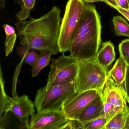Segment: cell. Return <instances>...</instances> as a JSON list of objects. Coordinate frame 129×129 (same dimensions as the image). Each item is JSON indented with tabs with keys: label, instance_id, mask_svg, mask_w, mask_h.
<instances>
[{
	"label": "cell",
	"instance_id": "obj_1",
	"mask_svg": "<svg viewBox=\"0 0 129 129\" xmlns=\"http://www.w3.org/2000/svg\"><path fill=\"white\" fill-rule=\"evenodd\" d=\"M61 10L53 6L51 10L38 18L18 21L15 24L21 45L52 55L59 52L58 38L62 19Z\"/></svg>",
	"mask_w": 129,
	"mask_h": 129
},
{
	"label": "cell",
	"instance_id": "obj_2",
	"mask_svg": "<svg viewBox=\"0 0 129 129\" xmlns=\"http://www.w3.org/2000/svg\"><path fill=\"white\" fill-rule=\"evenodd\" d=\"M101 30L100 17L95 7L86 4L69 51L71 55L78 61L95 59L101 43Z\"/></svg>",
	"mask_w": 129,
	"mask_h": 129
},
{
	"label": "cell",
	"instance_id": "obj_3",
	"mask_svg": "<svg viewBox=\"0 0 129 129\" xmlns=\"http://www.w3.org/2000/svg\"><path fill=\"white\" fill-rule=\"evenodd\" d=\"M86 4L82 0H69L60 25L58 46L59 52L70 51L80 27Z\"/></svg>",
	"mask_w": 129,
	"mask_h": 129
},
{
	"label": "cell",
	"instance_id": "obj_4",
	"mask_svg": "<svg viewBox=\"0 0 129 129\" xmlns=\"http://www.w3.org/2000/svg\"><path fill=\"white\" fill-rule=\"evenodd\" d=\"M108 78V72L102 69L95 58L78 61L74 80L75 92L96 90L101 93Z\"/></svg>",
	"mask_w": 129,
	"mask_h": 129
},
{
	"label": "cell",
	"instance_id": "obj_5",
	"mask_svg": "<svg viewBox=\"0 0 129 129\" xmlns=\"http://www.w3.org/2000/svg\"><path fill=\"white\" fill-rule=\"evenodd\" d=\"M76 93L74 81L52 87L48 89L45 86L42 87L37 91L35 99L37 112L59 111L65 103Z\"/></svg>",
	"mask_w": 129,
	"mask_h": 129
},
{
	"label": "cell",
	"instance_id": "obj_6",
	"mask_svg": "<svg viewBox=\"0 0 129 129\" xmlns=\"http://www.w3.org/2000/svg\"><path fill=\"white\" fill-rule=\"evenodd\" d=\"M78 62V60L72 55L66 56L64 53L56 59H52L46 89H48L52 87L74 81Z\"/></svg>",
	"mask_w": 129,
	"mask_h": 129
},
{
	"label": "cell",
	"instance_id": "obj_7",
	"mask_svg": "<svg viewBox=\"0 0 129 129\" xmlns=\"http://www.w3.org/2000/svg\"><path fill=\"white\" fill-rule=\"evenodd\" d=\"M100 95L103 103V115L108 121L128 106L124 88L109 77Z\"/></svg>",
	"mask_w": 129,
	"mask_h": 129
},
{
	"label": "cell",
	"instance_id": "obj_8",
	"mask_svg": "<svg viewBox=\"0 0 129 129\" xmlns=\"http://www.w3.org/2000/svg\"><path fill=\"white\" fill-rule=\"evenodd\" d=\"M100 93L96 90L76 93L65 103L61 110L69 120H78L84 109Z\"/></svg>",
	"mask_w": 129,
	"mask_h": 129
},
{
	"label": "cell",
	"instance_id": "obj_9",
	"mask_svg": "<svg viewBox=\"0 0 129 129\" xmlns=\"http://www.w3.org/2000/svg\"><path fill=\"white\" fill-rule=\"evenodd\" d=\"M68 120L61 109L37 112L31 117L29 129H61Z\"/></svg>",
	"mask_w": 129,
	"mask_h": 129
},
{
	"label": "cell",
	"instance_id": "obj_10",
	"mask_svg": "<svg viewBox=\"0 0 129 129\" xmlns=\"http://www.w3.org/2000/svg\"><path fill=\"white\" fill-rule=\"evenodd\" d=\"M35 107L34 103L25 94L13 98L9 96L4 112H10L21 120L28 122L29 117L35 114Z\"/></svg>",
	"mask_w": 129,
	"mask_h": 129
},
{
	"label": "cell",
	"instance_id": "obj_11",
	"mask_svg": "<svg viewBox=\"0 0 129 129\" xmlns=\"http://www.w3.org/2000/svg\"><path fill=\"white\" fill-rule=\"evenodd\" d=\"M103 115V103L100 94L84 109L78 120L83 125Z\"/></svg>",
	"mask_w": 129,
	"mask_h": 129
},
{
	"label": "cell",
	"instance_id": "obj_12",
	"mask_svg": "<svg viewBox=\"0 0 129 129\" xmlns=\"http://www.w3.org/2000/svg\"><path fill=\"white\" fill-rule=\"evenodd\" d=\"M115 59V53L114 44L111 41L103 43L95 56L96 62L106 72Z\"/></svg>",
	"mask_w": 129,
	"mask_h": 129
},
{
	"label": "cell",
	"instance_id": "obj_13",
	"mask_svg": "<svg viewBox=\"0 0 129 129\" xmlns=\"http://www.w3.org/2000/svg\"><path fill=\"white\" fill-rule=\"evenodd\" d=\"M127 66L125 59L120 55L112 68L108 72V77L116 84L124 89Z\"/></svg>",
	"mask_w": 129,
	"mask_h": 129
},
{
	"label": "cell",
	"instance_id": "obj_14",
	"mask_svg": "<svg viewBox=\"0 0 129 129\" xmlns=\"http://www.w3.org/2000/svg\"><path fill=\"white\" fill-rule=\"evenodd\" d=\"M1 129L17 128L29 129V123L23 121L10 112H5L1 117Z\"/></svg>",
	"mask_w": 129,
	"mask_h": 129
},
{
	"label": "cell",
	"instance_id": "obj_15",
	"mask_svg": "<svg viewBox=\"0 0 129 129\" xmlns=\"http://www.w3.org/2000/svg\"><path fill=\"white\" fill-rule=\"evenodd\" d=\"M129 114V106H127L110 119L104 129H123Z\"/></svg>",
	"mask_w": 129,
	"mask_h": 129
},
{
	"label": "cell",
	"instance_id": "obj_16",
	"mask_svg": "<svg viewBox=\"0 0 129 129\" xmlns=\"http://www.w3.org/2000/svg\"><path fill=\"white\" fill-rule=\"evenodd\" d=\"M16 50L17 54L21 58L22 61L33 68L39 56L36 50L22 45L17 47Z\"/></svg>",
	"mask_w": 129,
	"mask_h": 129
},
{
	"label": "cell",
	"instance_id": "obj_17",
	"mask_svg": "<svg viewBox=\"0 0 129 129\" xmlns=\"http://www.w3.org/2000/svg\"><path fill=\"white\" fill-rule=\"evenodd\" d=\"M5 34V53L6 56L12 53L15 44L17 35L15 28L8 24H6L3 26Z\"/></svg>",
	"mask_w": 129,
	"mask_h": 129
},
{
	"label": "cell",
	"instance_id": "obj_18",
	"mask_svg": "<svg viewBox=\"0 0 129 129\" xmlns=\"http://www.w3.org/2000/svg\"><path fill=\"white\" fill-rule=\"evenodd\" d=\"M52 55L50 52L41 51L35 65L33 68L31 73L32 77L37 76L41 71L49 64Z\"/></svg>",
	"mask_w": 129,
	"mask_h": 129
},
{
	"label": "cell",
	"instance_id": "obj_19",
	"mask_svg": "<svg viewBox=\"0 0 129 129\" xmlns=\"http://www.w3.org/2000/svg\"><path fill=\"white\" fill-rule=\"evenodd\" d=\"M112 21L117 36L129 37V24L125 19L120 16H116Z\"/></svg>",
	"mask_w": 129,
	"mask_h": 129
},
{
	"label": "cell",
	"instance_id": "obj_20",
	"mask_svg": "<svg viewBox=\"0 0 129 129\" xmlns=\"http://www.w3.org/2000/svg\"><path fill=\"white\" fill-rule=\"evenodd\" d=\"M21 4V10L16 14L18 21H25L30 15L31 11L35 5L36 0H15Z\"/></svg>",
	"mask_w": 129,
	"mask_h": 129
},
{
	"label": "cell",
	"instance_id": "obj_21",
	"mask_svg": "<svg viewBox=\"0 0 129 129\" xmlns=\"http://www.w3.org/2000/svg\"><path fill=\"white\" fill-rule=\"evenodd\" d=\"M108 119L104 115L83 124V129H104Z\"/></svg>",
	"mask_w": 129,
	"mask_h": 129
},
{
	"label": "cell",
	"instance_id": "obj_22",
	"mask_svg": "<svg viewBox=\"0 0 129 129\" xmlns=\"http://www.w3.org/2000/svg\"><path fill=\"white\" fill-rule=\"evenodd\" d=\"M0 83H1V106H0V112H1V117H2V114L4 112L5 105L7 101L8 100L9 96L7 95L5 92L4 88V80L3 73L2 72V68L1 66V72H0Z\"/></svg>",
	"mask_w": 129,
	"mask_h": 129
},
{
	"label": "cell",
	"instance_id": "obj_23",
	"mask_svg": "<svg viewBox=\"0 0 129 129\" xmlns=\"http://www.w3.org/2000/svg\"><path fill=\"white\" fill-rule=\"evenodd\" d=\"M120 55L122 56L129 66V39L122 41L118 45Z\"/></svg>",
	"mask_w": 129,
	"mask_h": 129
},
{
	"label": "cell",
	"instance_id": "obj_24",
	"mask_svg": "<svg viewBox=\"0 0 129 129\" xmlns=\"http://www.w3.org/2000/svg\"><path fill=\"white\" fill-rule=\"evenodd\" d=\"M83 128V125L78 120L70 119L63 125L61 129H78Z\"/></svg>",
	"mask_w": 129,
	"mask_h": 129
},
{
	"label": "cell",
	"instance_id": "obj_25",
	"mask_svg": "<svg viewBox=\"0 0 129 129\" xmlns=\"http://www.w3.org/2000/svg\"><path fill=\"white\" fill-rule=\"evenodd\" d=\"M124 90L127 102H129V66L127 65L126 78L124 82Z\"/></svg>",
	"mask_w": 129,
	"mask_h": 129
},
{
	"label": "cell",
	"instance_id": "obj_26",
	"mask_svg": "<svg viewBox=\"0 0 129 129\" xmlns=\"http://www.w3.org/2000/svg\"><path fill=\"white\" fill-rule=\"evenodd\" d=\"M116 10H117L121 14H122L129 21V10L123 9L120 6L117 7Z\"/></svg>",
	"mask_w": 129,
	"mask_h": 129
},
{
	"label": "cell",
	"instance_id": "obj_27",
	"mask_svg": "<svg viewBox=\"0 0 129 129\" xmlns=\"http://www.w3.org/2000/svg\"><path fill=\"white\" fill-rule=\"evenodd\" d=\"M118 6L121 8L129 10V0H117Z\"/></svg>",
	"mask_w": 129,
	"mask_h": 129
},
{
	"label": "cell",
	"instance_id": "obj_28",
	"mask_svg": "<svg viewBox=\"0 0 129 129\" xmlns=\"http://www.w3.org/2000/svg\"><path fill=\"white\" fill-rule=\"evenodd\" d=\"M105 3L108 5L110 7H112L116 9L119 6L117 0H104Z\"/></svg>",
	"mask_w": 129,
	"mask_h": 129
},
{
	"label": "cell",
	"instance_id": "obj_29",
	"mask_svg": "<svg viewBox=\"0 0 129 129\" xmlns=\"http://www.w3.org/2000/svg\"><path fill=\"white\" fill-rule=\"evenodd\" d=\"M84 3H93L94 2H103L105 3L104 0H82Z\"/></svg>",
	"mask_w": 129,
	"mask_h": 129
},
{
	"label": "cell",
	"instance_id": "obj_30",
	"mask_svg": "<svg viewBox=\"0 0 129 129\" xmlns=\"http://www.w3.org/2000/svg\"><path fill=\"white\" fill-rule=\"evenodd\" d=\"M123 129H129V114L127 118L126 123Z\"/></svg>",
	"mask_w": 129,
	"mask_h": 129
},
{
	"label": "cell",
	"instance_id": "obj_31",
	"mask_svg": "<svg viewBox=\"0 0 129 129\" xmlns=\"http://www.w3.org/2000/svg\"><path fill=\"white\" fill-rule=\"evenodd\" d=\"M5 1L0 0V7L2 8H4L5 6Z\"/></svg>",
	"mask_w": 129,
	"mask_h": 129
},
{
	"label": "cell",
	"instance_id": "obj_32",
	"mask_svg": "<svg viewBox=\"0 0 129 129\" xmlns=\"http://www.w3.org/2000/svg\"><path fill=\"white\" fill-rule=\"evenodd\" d=\"M128 104H129V102H128Z\"/></svg>",
	"mask_w": 129,
	"mask_h": 129
},
{
	"label": "cell",
	"instance_id": "obj_33",
	"mask_svg": "<svg viewBox=\"0 0 129 129\" xmlns=\"http://www.w3.org/2000/svg\"></svg>",
	"mask_w": 129,
	"mask_h": 129
},
{
	"label": "cell",
	"instance_id": "obj_34",
	"mask_svg": "<svg viewBox=\"0 0 129 129\" xmlns=\"http://www.w3.org/2000/svg\"></svg>",
	"mask_w": 129,
	"mask_h": 129
}]
</instances>
